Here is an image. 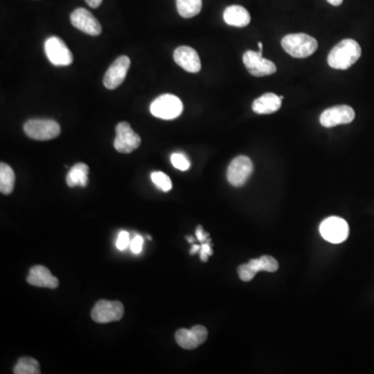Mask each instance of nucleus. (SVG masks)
I'll return each instance as SVG.
<instances>
[{"mask_svg": "<svg viewBox=\"0 0 374 374\" xmlns=\"http://www.w3.org/2000/svg\"><path fill=\"white\" fill-rule=\"evenodd\" d=\"M355 110L348 106H338L328 108L320 116V124L326 128L337 125L349 124L355 120Z\"/></svg>", "mask_w": 374, "mask_h": 374, "instance_id": "f8f14e48", "label": "nucleus"}, {"mask_svg": "<svg viewBox=\"0 0 374 374\" xmlns=\"http://www.w3.org/2000/svg\"><path fill=\"white\" fill-rule=\"evenodd\" d=\"M28 283L32 286L50 289L57 288L59 284L57 277L51 275L50 270L42 265H37L30 269Z\"/></svg>", "mask_w": 374, "mask_h": 374, "instance_id": "f3484780", "label": "nucleus"}, {"mask_svg": "<svg viewBox=\"0 0 374 374\" xmlns=\"http://www.w3.org/2000/svg\"><path fill=\"white\" fill-rule=\"evenodd\" d=\"M15 186V173L9 164H0V192L3 195H10L13 193Z\"/></svg>", "mask_w": 374, "mask_h": 374, "instance_id": "412c9836", "label": "nucleus"}, {"mask_svg": "<svg viewBox=\"0 0 374 374\" xmlns=\"http://www.w3.org/2000/svg\"><path fill=\"white\" fill-rule=\"evenodd\" d=\"M282 106V100L273 92H266L255 100L253 110L259 115H269L277 112Z\"/></svg>", "mask_w": 374, "mask_h": 374, "instance_id": "a211bd4d", "label": "nucleus"}, {"mask_svg": "<svg viewBox=\"0 0 374 374\" xmlns=\"http://www.w3.org/2000/svg\"><path fill=\"white\" fill-rule=\"evenodd\" d=\"M102 1H104V0H86V3H88L90 8H92V9H97L98 7H100Z\"/></svg>", "mask_w": 374, "mask_h": 374, "instance_id": "c756f323", "label": "nucleus"}, {"mask_svg": "<svg viewBox=\"0 0 374 374\" xmlns=\"http://www.w3.org/2000/svg\"><path fill=\"white\" fill-rule=\"evenodd\" d=\"M72 26L84 34L90 36H99L102 32L101 24L99 23L90 12L83 8L76 9L70 16Z\"/></svg>", "mask_w": 374, "mask_h": 374, "instance_id": "ddd939ff", "label": "nucleus"}, {"mask_svg": "<svg viewBox=\"0 0 374 374\" xmlns=\"http://www.w3.org/2000/svg\"><path fill=\"white\" fill-rule=\"evenodd\" d=\"M130 236L127 231L120 232L118 240H117V248L120 250H124L127 246H130Z\"/></svg>", "mask_w": 374, "mask_h": 374, "instance_id": "a878e982", "label": "nucleus"}, {"mask_svg": "<svg viewBox=\"0 0 374 374\" xmlns=\"http://www.w3.org/2000/svg\"><path fill=\"white\" fill-rule=\"evenodd\" d=\"M88 170H90L88 166L86 164H82V162L72 166L69 173H68L67 178H66L68 186L86 187L88 183Z\"/></svg>", "mask_w": 374, "mask_h": 374, "instance_id": "aec40b11", "label": "nucleus"}, {"mask_svg": "<svg viewBox=\"0 0 374 374\" xmlns=\"http://www.w3.org/2000/svg\"><path fill=\"white\" fill-rule=\"evenodd\" d=\"M24 132L36 141H50L61 135V126L55 120L32 119L24 124Z\"/></svg>", "mask_w": 374, "mask_h": 374, "instance_id": "7ed1b4c3", "label": "nucleus"}, {"mask_svg": "<svg viewBox=\"0 0 374 374\" xmlns=\"http://www.w3.org/2000/svg\"><path fill=\"white\" fill-rule=\"evenodd\" d=\"M15 374H40V364L34 357H23L19 359L14 368Z\"/></svg>", "mask_w": 374, "mask_h": 374, "instance_id": "5701e85b", "label": "nucleus"}, {"mask_svg": "<svg viewBox=\"0 0 374 374\" xmlns=\"http://www.w3.org/2000/svg\"><path fill=\"white\" fill-rule=\"evenodd\" d=\"M151 114L162 120H174L182 114L183 104L176 96L166 94L152 102Z\"/></svg>", "mask_w": 374, "mask_h": 374, "instance_id": "20e7f679", "label": "nucleus"}, {"mask_svg": "<svg viewBox=\"0 0 374 374\" xmlns=\"http://www.w3.org/2000/svg\"><path fill=\"white\" fill-rule=\"evenodd\" d=\"M141 137L133 131L129 123L121 122L117 125L114 143L117 151L124 154L131 153L141 146Z\"/></svg>", "mask_w": 374, "mask_h": 374, "instance_id": "1a4fd4ad", "label": "nucleus"}, {"mask_svg": "<svg viewBox=\"0 0 374 374\" xmlns=\"http://www.w3.org/2000/svg\"><path fill=\"white\" fill-rule=\"evenodd\" d=\"M330 5L335 6V7H338L341 3H343V0H326Z\"/></svg>", "mask_w": 374, "mask_h": 374, "instance_id": "7c9ffc66", "label": "nucleus"}, {"mask_svg": "<svg viewBox=\"0 0 374 374\" xmlns=\"http://www.w3.org/2000/svg\"><path fill=\"white\" fill-rule=\"evenodd\" d=\"M224 20L228 26L235 28H246L250 22V16L248 10L240 6H231L224 13Z\"/></svg>", "mask_w": 374, "mask_h": 374, "instance_id": "6ab92c4d", "label": "nucleus"}, {"mask_svg": "<svg viewBox=\"0 0 374 374\" xmlns=\"http://www.w3.org/2000/svg\"><path fill=\"white\" fill-rule=\"evenodd\" d=\"M186 240L187 242H190V244H194L195 242V238L192 237V236H186Z\"/></svg>", "mask_w": 374, "mask_h": 374, "instance_id": "473e14b6", "label": "nucleus"}, {"mask_svg": "<svg viewBox=\"0 0 374 374\" xmlns=\"http://www.w3.org/2000/svg\"><path fill=\"white\" fill-rule=\"evenodd\" d=\"M319 232L326 242L341 244L348 237V224L341 217H328L320 225Z\"/></svg>", "mask_w": 374, "mask_h": 374, "instance_id": "0eeeda50", "label": "nucleus"}, {"mask_svg": "<svg viewBox=\"0 0 374 374\" xmlns=\"http://www.w3.org/2000/svg\"><path fill=\"white\" fill-rule=\"evenodd\" d=\"M253 170H254V166L250 158L246 156H238L234 158L228 166V181L233 186H242L250 178Z\"/></svg>", "mask_w": 374, "mask_h": 374, "instance_id": "9d476101", "label": "nucleus"}, {"mask_svg": "<svg viewBox=\"0 0 374 374\" xmlns=\"http://www.w3.org/2000/svg\"><path fill=\"white\" fill-rule=\"evenodd\" d=\"M281 44L289 55L297 59L310 57L318 48L317 41L306 34L287 35L282 39Z\"/></svg>", "mask_w": 374, "mask_h": 374, "instance_id": "f03ea898", "label": "nucleus"}, {"mask_svg": "<svg viewBox=\"0 0 374 374\" xmlns=\"http://www.w3.org/2000/svg\"><path fill=\"white\" fill-rule=\"evenodd\" d=\"M174 59L177 65L190 73H198L201 70V59L198 52L192 47L180 46L175 50Z\"/></svg>", "mask_w": 374, "mask_h": 374, "instance_id": "dca6fc26", "label": "nucleus"}, {"mask_svg": "<svg viewBox=\"0 0 374 374\" xmlns=\"http://www.w3.org/2000/svg\"><path fill=\"white\" fill-rule=\"evenodd\" d=\"M152 182L156 185L158 190H162V192H170L173 188L172 180L168 175L164 174L162 172H154L151 174Z\"/></svg>", "mask_w": 374, "mask_h": 374, "instance_id": "b1692460", "label": "nucleus"}, {"mask_svg": "<svg viewBox=\"0 0 374 374\" xmlns=\"http://www.w3.org/2000/svg\"><path fill=\"white\" fill-rule=\"evenodd\" d=\"M208 331L205 326H195L190 330L179 328L175 335L177 344L184 349H195L207 340Z\"/></svg>", "mask_w": 374, "mask_h": 374, "instance_id": "9b49d317", "label": "nucleus"}, {"mask_svg": "<svg viewBox=\"0 0 374 374\" xmlns=\"http://www.w3.org/2000/svg\"><path fill=\"white\" fill-rule=\"evenodd\" d=\"M279 268V263L273 257L263 255L260 258L252 259L246 264L238 267V275L244 282H250L259 271L275 273Z\"/></svg>", "mask_w": 374, "mask_h": 374, "instance_id": "39448f33", "label": "nucleus"}, {"mask_svg": "<svg viewBox=\"0 0 374 374\" xmlns=\"http://www.w3.org/2000/svg\"><path fill=\"white\" fill-rule=\"evenodd\" d=\"M124 315V306L121 302L102 301L96 303L92 308V320L97 324H108V322H118Z\"/></svg>", "mask_w": 374, "mask_h": 374, "instance_id": "423d86ee", "label": "nucleus"}, {"mask_svg": "<svg viewBox=\"0 0 374 374\" xmlns=\"http://www.w3.org/2000/svg\"><path fill=\"white\" fill-rule=\"evenodd\" d=\"M196 236L197 239L199 240V242H206L207 239H208V233H205L204 230H203V228L201 227V226H199L198 228H197L196 230Z\"/></svg>", "mask_w": 374, "mask_h": 374, "instance_id": "c85d7f7f", "label": "nucleus"}, {"mask_svg": "<svg viewBox=\"0 0 374 374\" xmlns=\"http://www.w3.org/2000/svg\"><path fill=\"white\" fill-rule=\"evenodd\" d=\"M198 250H201V246H198V244H194V246H193L192 250H190V255H192L193 256V255L196 254Z\"/></svg>", "mask_w": 374, "mask_h": 374, "instance_id": "2f4dec72", "label": "nucleus"}, {"mask_svg": "<svg viewBox=\"0 0 374 374\" xmlns=\"http://www.w3.org/2000/svg\"><path fill=\"white\" fill-rule=\"evenodd\" d=\"M213 254V248H210V239H207L206 242H203L201 246L200 257L203 262L208 261V257Z\"/></svg>", "mask_w": 374, "mask_h": 374, "instance_id": "bb28decb", "label": "nucleus"}, {"mask_svg": "<svg viewBox=\"0 0 374 374\" xmlns=\"http://www.w3.org/2000/svg\"><path fill=\"white\" fill-rule=\"evenodd\" d=\"M144 238L141 235L135 236L130 242V250H132L133 254H141L143 250Z\"/></svg>", "mask_w": 374, "mask_h": 374, "instance_id": "cd10ccee", "label": "nucleus"}, {"mask_svg": "<svg viewBox=\"0 0 374 374\" xmlns=\"http://www.w3.org/2000/svg\"><path fill=\"white\" fill-rule=\"evenodd\" d=\"M244 63L248 71L256 77L271 75L277 71L275 63L262 57L255 51L248 50L244 55Z\"/></svg>", "mask_w": 374, "mask_h": 374, "instance_id": "2eb2a0df", "label": "nucleus"}, {"mask_svg": "<svg viewBox=\"0 0 374 374\" xmlns=\"http://www.w3.org/2000/svg\"><path fill=\"white\" fill-rule=\"evenodd\" d=\"M45 52L52 65L65 67L73 63V55L61 39L50 37L45 42Z\"/></svg>", "mask_w": 374, "mask_h": 374, "instance_id": "6e6552de", "label": "nucleus"}, {"mask_svg": "<svg viewBox=\"0 0 374 374\" xmlns=\"http://www.w3.org/2000/svg\"><path fill=\"white\" fill-rule=\"evenodd\" d=\"M170 162H172L175 168L182 170V172H185V170L190 168V160L183 153L172 154V156H170Z\"/></svg>", "mask_w": 374, "mask_h": 374, "instance_id": "393cba45", "label": "nucleus"}, {"mask_svg": "<svg viewBox=\"0 0 374 374\" xmlns=\"http://www.w3.org/2000/svg\"><path fill=\"white\" fill-rule=\"evenodd\" d=\"M179 15L183 18H193L200 14L202 0H176Z\"/></svg>", "mask_w": 374, "mask_h": 374, "instance_id": "4be33fe9", "label": "nucleus"}, {"mask_svg": "<svg viewBox=\"0 0 374 374\" xmlns=\"http://www.w3.org/2000/svg\"><path fill=\"white\" fill-rule=\"evenodd\" d=\"M130 68V59L126 55L118 57L112 63L104 78V83L108 90H115L124 82Z\"/></svg>", "mask_w": 374, "mask_h": 374, "instance_id": "4468645a", "label": "nucleus"}, {"mask_svg": "<svg viewBox=\"0 0 374 374\" xmlns=\"http://www.w3.org/2000/svg\"><path fill=\"white\" fill-rule=\"evenodd\" d=\"M361 55L362 49L357 42L346 39L341 41L331 50L328 63L333 69L346 70L357 63Z\"/></svg>", "mask_w": 374, "mask_h": 374, "instance_id": "f257e3e1", "label": "nucleus"}]
</instances>
